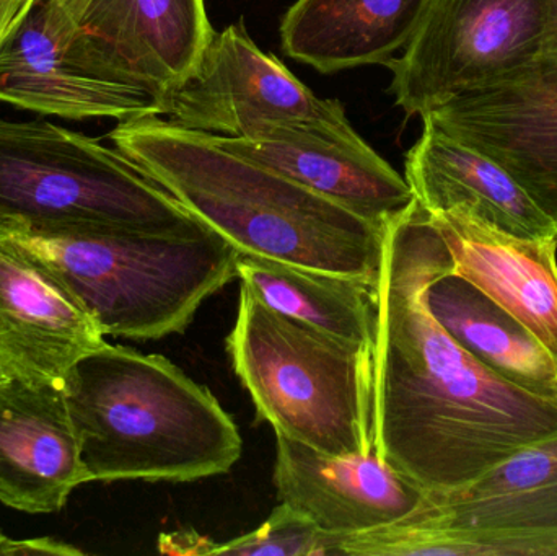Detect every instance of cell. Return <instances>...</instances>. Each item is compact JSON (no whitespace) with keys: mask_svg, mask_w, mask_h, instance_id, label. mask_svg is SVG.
<instances>
[{"mask_svg":"<svg viewBox=\"0 0 557 556\" xmlns=\"http://www.w3.org/2000/svg\"><path fill=\"white\" fill-rule=\"evenodd\" d=\"M160 116L224 137H248L281 121L347 120L341 101L317 97L264 52L244 20L214 32L191 74L160 101Z\"/></svg>","mask_w":557,"mask_h":556,"instance_id":"obj_10","label":"cell"},{"mask_svg":"<svg viewBox=\"0 0 557 556\" xmlns=\"http://www.w3.org/2000/svg\"><path fill=\"white\" fill-rule=\"evenodd\" d=\"M5 381H9V378H7L5 372H3L2 369H0V384H2V382Z\"/></svg>","mask_w":557,"mask_h":556,"instance_id":"obj_25","label":"cell"},{"mask_svg":"<svg viewBox=\"0 0 557 556\" xmlns=\"http://www.w3.org/2000/svg\"><path fill=\"white\" fill-rule=\"evenodd\" d=\"M0 227L208 231L116 147L42 120L0 118Z\"/></svg>","mask_w":557,"mask_h":556,"instance_id":"obj_6","label":"cell"},{"mask_svg":"<svg viewBox=\"0 0 557 556\" xmlns=\"http://www.w3.org/2000/svg\"><path fill=\"white\" fill-rule=\"evenodd\" d=\"M219 139L232 152L379 225L414 201L405 176L360 137L349 120L281 121L264 124L248 137Z\"/></svg>","mask_w":557,"mask_h":556,"instance_id":"obj_12","label":"cell"},{"mask_svg":"<svg viewBox=\"0 0 557 556\" xmlns=\"http://www.w3.org/2000/svg\"><path fill=\"white\" fill-rule=\"evenodd\" d=\"M451 264L418 201L385 224L376 280V456L428 495L557 434V400L491 371L434 319L425 289Z\"/></svg>","mask_w":557,"mask_h":556,"instance_id":"obj_1","label":"cell"},{"mask_svg":"<svg viewBox=\"0 0 557 556\" xmlns=\"http://www.w3.org/2000/svg\"><path fill=\"white\" fill-rule=\"evenodd\" d=\"M205 555H336V538L324 534L310 519L281 503L270 518L250 534L224 544L206 541Z\"/></svg>","mask_w":557,"mask_h":556,"instance_id":"obj_22","label":"cell"},{"mask_svg":"<svg viewBox=\"0 0 557 556\" xmlns=\"http://www.w3.org/2000/svg\"><path fill=\"white\" fill-rule=\"evenodd\" d=\"M557 28V0H428L389 90L406 116L442 104L529 61Z\"/></svg>","mask_w":557,"mask_h":556,"instance_id":"obj_8","label":"cell"},{"mask_svg":"<svg viewBox=\"0 0 557 556\" xmlns=\"http://www.w3.org/2000/svg\"><path fill=\"white\" fill-rule=\"evenodd\" d=\"M274 486L278 502L334 538L393 524L428 496L376 453L327 456L282 434H276Z\"/></svg>","mask_w":557,"mask_h":556,"instance_id":"obj_15","label":"cell"},{"mask_svg":"<svg viewBox=\"0 0 557 556\" xmlns=\"http://www.w3.org/2000/svg\"><path fill=\"white\" fill-rule=\"evenodd\" d=\"M36 0H0V48L18 28Z\"/></svg>","mask_w":557,"mask_h":556,"instance_id":"obj_24","label":"cell"},{"mask_svg":"<svg viewBox=\"0 0 557 556\" xmlns=\"http://www.w3.org/2000/svg\"><path fill=\"white\" fill-rule=\"evenodd\" d=\"M258 423L327 456L375 450V346L321 332L242 286L227 336Z\"/></svg>","mask_w":557,"mask_h":556,"instance_id":"obj_4","label":"cell"},{"mask_svg":"<svg viewBox=\"0 0 557 556\" xmlns=\"http://www.w3.org/2000/svg\"><path fill=\"white\" fill-rule=\"evenodd\" d=\"M406 153L405 178L431 212L463 209L523 238H557L555 222L496 162L442 133L428 121Z\"/></svg>","mask_w":557,"mask_h":556,"instance_id":"obj_18","label":"cell"},{"mask_svg":"<svg viewBox=\"0 0 557 556\" xmlns=\"http://www.w3.org/2000/svg\"><path fill=\"white\" fill-rule=\"evenodd\" d=\"M428 0H295L282 51L321 74L388 64L414 35Z\"/></svg>","mask_w":557,"mask_h":556,"instance_id":"obj_19","label":"cell"},{"mask_svg":"<svg viewBox=\"0 0 557 556\" xmlns=\"http://www.w3.org/2000/svg\"><path fill=\"white\" fill-rule=\"evenodd\" d=\"M557 539V434L393 524L336 539V555L463 556L476 539Z\"/></svg>","mask_w":557,"mask_h":556,"instance_id":"obj_7","label":"cell"},{"mask_svg":"<svg viewBox=\"0 0 557 556\" xmlns=\"http://www.w3.org/2000/svg\"><path fill=\"white\" fill-rule=\"evenodd\" d=\"M454 271L530 330L557 361V238H523L463 209L428 212Z\"/></svg>","mask_w":557,"mask_h":556,"instance_id":"obj_17","label":"cell"},{"mask_svg":"<svg viewBox=\"0 0 557 556\" xmlns=\"http://www.w3.org/2000/svg\"><path fill=\"white\" fill-rule=\"evenodd\" d=\"M0 101L65 120L160 116L146 91L95 71L54 0H36L0 48Z\"/></svg>","mask_w":557,"mask_h":556,"instance_id":"obj_14","label":"cell"},{"mask_svg":"<svg viewBox=\"0 0 557 556\" xmlns=\"http://www.w3.org/2000/svg\"><path fill=\"white\" fill-rule=\"evenodd\" d=\"M62 388L87 482H196L240 460L231 415L165 356L104 343Z\"/></svg>","mask_w":557,"mask_h":556,"instance_id":"obj_3","label":"cell"},{"mask_svg":"<svg viewBox=\"0 0 557 556\" xmlns=\"http://www.w3.org/2000/svg\"><path fill=\"white\" fill-rule=\"evenodd\" d=\"M62 277L103 335L162 339L191 325L238 276L240 251L218 232L13 231Z\"/></svg>","mask_w":557,"mask_h":556,"instance_id":"obj_5","label":"cell"},{"mask_svg":"<svg viewBox=\"0 0 557 556\" xmlns=\"http://www.w3.org/2000/svg\"><path fill=\"white\" fill-rule=\"evenodd\" d=\"M113 146L240 254L376 283L385 225L157 114L120 121Z\"/></svg>","mask_w":557,"mask_h":556,"instance_id":"obj_2","label":"cell"},{"mask_svg":"<svg viewBox=\"0 0 557 556\" xmlns=\"http://www.w3.org/2000/svg\"><path fill=\"white\" fill-rule=\"evenodd\" d=\"M95 71L159 103L198 64L215 29L206 0H54Z\"/></svg>","mask_w":557,"mask_h":556,"instance_id":"obj_11","label":"cell"},{"mask_svg":"<svg viewBox=\"0 0 557 556\" xmlns=\"http://www.w3.org/2000/svg\"><path fill=\"white\" fill-rule=\"evenodd\" d=\"M87 483L62 384H0V503L28 515L61 511Z\"/></svg>","mask_w":557,"mask_h":556,"instance_id":"obj_16","label":"cell"},{"mask_svg":"<svg viewBox=\"0 0 557 556\" xmlns=\"http://www.w3.org/2000/svg\"><path fill=\"white\" fill-rule=\"evenodd\" d=\"M425 304L445 332L510 384L557 400V361L539 338L455 273L454 263L425 289Z\"/></svg>","mask_w":557,"mask_h":556,"instance_id":"obj_20","label":"cell"},{"mask_svg":"<svg viewBox=\"0 0 557 556\" xmlns=\"http://www.w3.org/2000/svg\"><path fill=\"white\" fill-rule=\"evenodd\" d=\"M104 335L48 261L0 227V369L9 379L62 384Z\"/></svg>","mask_w":557,"mask_h":556,"instance_id":"obj_13","label":"cell"},{"mask_svg":"<svg viewBox=\"0 0 557 556\" xmlns=\"http://www.w3.org/2000/svg\"><path fill=\"white\" fill-rule=\"evenodd\" d=\"M422 121L490 157L557 228V28L529 61Z\"/></svg>","mask_w":557,"mask_h":556,"instance_id":"obj_9","label":"cell"},{"mask_svg":"<svg viewBox=\"0 0 557 556\" xmlns=\"http://www.w3.org/2000/svg\"><path fill=\"white\" fill-rule=\"evenodd\" d=\"M75 556L84 555L81 548L52 538L12 539L0 532V556Z\"/></svg>","mask_w":557,"mask_h":556,"instance_id":"obj_23","label":"cell"},{"mask_svg":"<svg viewBox=\"0 0 557 556\" xmlns=\"http://www.w3.org/2000/svg\"><path fill=\"white\" fill-rule=\"evenodd\" d=\"M238 276L261 302L321 332L375 346L376 283L238 255Z\"/></svg>","mask_w":557,"mask_h":556,"instance_id":"obj_21","label":"cell"}]
</instances>
